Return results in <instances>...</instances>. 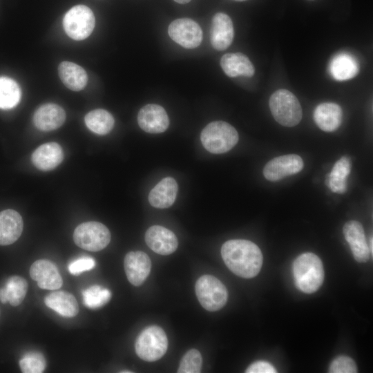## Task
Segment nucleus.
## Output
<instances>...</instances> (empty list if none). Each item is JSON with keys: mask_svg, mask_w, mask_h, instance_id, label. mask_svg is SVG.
Wrapping results in <instances>:
<instances>
[{"mask_svg": "<svg viewBox=\"0 0 373 373\" xmlns=\"http://www.w3.org/2000/svg\"><path fill=\"white\" fill-rule=\"evenodd\" d=\"M168 33L175 43L185 48H195L200 46L202 40L200 26L189 18L173 21L169 26Z\"/></svg>", "mask_w": 373, "mask_h": 373, "instance_id": "1a4fd4ad", "label": "nucleus"}, {"mask_svg": "<svg viewBox=\"0 0 373 373\" xmlns=\"http://www.w3.org/2000/svg\"><path fill=\"white\" fill-rule=\"evenodd\" d=\"M369 246V249H370V254L371 255H372V252H373V249H372V237H371V238L370 239V245H368Z\"/></svg>", "mask_w": 373, "mask_h": 373, "instance_id": "e433bc0d", "label": "nucleus"}, {"mask_svg": "<svg viewBox=\"0 0 373 373\" xmlns=\"http://www.w3.org/2000/svg\"><path fill=\"white\" fill-rule=\"evenodd\" d=\"M293 276L296 287L306 294L317 291L324 280L323 263L313 253H304L293 262Z\"/></svg>", "mask_w": 373, "mask_h": 373, "instance_id": "f03ea898", "label": "nucleus"}, {"mask_svg": "<svg viewBox=\"0 0 373 373\" xmlns=\"http://www.w3.org/2000/svg\"><path fill=\"white\" fill-rule=\"evenodd\" d=\"M328 372L330 373H356L357 366L352 358L342 355L332 361Z\"/></svg>", "mask_w": 373, "mask_h": 373, "instance_id": "473e14b6", "label": "nucleus"}, {"mask_svg": "<svg viewBox=\"0 0 373 373\" xmlns=\"http://www.w3.org/2000/svg\"><path fill=\"white\" fill-rule=\"evenodd\" d=\"M269 108L275 120L287 127H293L300 123L303 111L297 97L289 90L279 89L269 98Z\"/></svg>", "mask_w": 373, "mask_h": 373, "instance_id": "20e7f679", "label": "nucleus"}, {"mask_svg": "<svg viewBox=\"0 0 373 373\" xmlns=\"http://www.w3.org/2000/svg\"><path fill=\"white\" fill-rule=\"evenodd\" d=\"M221 256L233 274L245 278L258 275L263 261L260 248L253 242L242 239L225 242L221 248Z\"/></svg>", "mask_w": 373, "mask_h": 373, "instance_id": "f257e3e1", "label": "nucleus"}, {"mask_svg": "<svg viewBox=\"0 0 373 373\" xmlns=\"http://www.w3.org/2000/svg\"><path fill=\"white\" fill-rule=\"evenodd\" d=\"M178 191V186L175 180L171 177L164 178L150 191L149 203L155 208H168L174 203Z\"/></svg>", "mask_w": 373, "mask_h": 373, "instance_id": "412c9836", "label": "nucleus"}, {"mask_svg": "<svg viewBox=\"0 0 373 373\" xmlns=\"http://www.w3.org/2000/svg\"><path fill=\"white\" fill-rule=\"evenodd\" d=\"M233 36L231 18L225 13H216L212 18L210 30V40L213 48L220 51L227 49L231 44Z\"/></svg>", "mask_w": 373, "mask_h": 373, "instance_id": "dca6fc26", "label": "nucleus"}, {"mask_svg": "<svg viewBox=\"0 0 373 373\" xmlns=\"http://www.w3.org/2000/svg\"><path fill=\"white\" fill-rule=\"evenodd\" d=\"M95 24L93 11L84 5H77L70 8L63 19L66 33L76 41L87 38L92 33Z\"/></svg>", "mask_w": 373, "mask_h": 373, "instance_id": "6e6552de", "label": "nucleus"}, {"mask_svg": "<svg viewBox=\"0 0 373 373\" xmlns=\"http://www.w3.org/2000/svg\"><path fill=\"white\" fill-rule=\"evenodd\" d=\"M145 242L151 250L160 255L173 253L178 245V238L174 233L160 225H154L147 229Z\"/></svg>", "mask_w": 373, "mask_h": 373, "instance_id": "2eb2a0df", "label": "nucleus"}, {"mask_svg": "<svg viewBox=\"0 0 373 373\" xmlns=\"http://www.w3.org/2000/svg\"><path fill=\"white\" fill-rule=\"evenodd\" d=\"M168 348V339L164 331L152 325L145 328L137 336L135 349L137 355L146 361L161 358Z\"/></svg>", "mask_w": 373, "mask_h": 373, "instance_id": "39448f33", "label": "nucleus"}, {"mask_svg": "<svg viewBox=\"0 0 373 373\" xmlns=\"http://www.w3.org/2000/svg\"><path fill=\"white\" fill-rule=\"evenodd\" d=\"M59 76L63 84L73 91H79L87 84L88 76L80 66L70 61L61 62L58 68Z\"/></svg>", "mask_w": 373, "mask_h": 373, "instance_id": "b1692460", "label": "nucleus"}, {"mask_svg": "<svg viewBox=\"0 0 373 373\" xmlns=\"http://www.w3.org/2000/svg\"><path fill=\"white\" fill-rule=\"evenodd\" d=\"M198 300L207 311L215 312L222 308L228 298L224 284L217 278L204 275L199 278L195 286Z\"/></svg>", "mask_w": 373, "mask_h": 373, "instance_id": "423d86ee", "label": "nucleus"}, {"mask_svg": "<svg viewBox=\"0 0 373 373\" xmlns=\"http://www.w3.org/2000/svg\"><path fill=\"white\" fill-rule=\"evenodd\" d=\"M220 66L224 73L230 77H252L255 68L249 59L240 52L224 54L220 59Z\"/></svg>", "mask_w": 373, "mask_h": 373, "instance_id": "4be33fe9", "label": "nucleus"}, {"mask_svg": "<svg viewBox=\"0 0 373 373\" xmlns=\"http://www.w3.org/2000/svg\"><path fill=\"white\" fill-rule=\"evenodd\" d=\"M202 360L200 352L195 349L189 350L182 357L178 373H199L201 371Z\"/></svg>", "mask_w": 373, "mask_h": 373, "instance_id": "2f4dec72", "label": "nucleus"}, {"mask_svg": "<svg viewBox=\"0 0 373 373\" xmlns=\"http://www.w3.org/2000/svg\"><path fill=\"white\" fill-rule=\"evenodd\" d=\"M8 301L12 306H17L23 300L28 290V283L22 277L11 276L3 287Z\"/></svg>", "mask_w": 373, "mask_h": 373, "instance_id": "c85d7f7f", "label": "nucleus"}, {"mask_svg": "<svg viewBox=\"0 0 373 373\" xmlns=\"http://www.w3.org/2000/svg\"><path fill=\"white\" fill-rule=\"evenodd\" d=\"M124 266L128 281L134 286H140L151 271V261L143 251H130L124 258Z\"/></svg>", "mask_w": 373, "mask_h": 373, "instance_id": "ddd939ff", "label": "nucleus"}, {"mask_svg": "<svg viewBox=\"0 0 373 373\" xmlns=\"http://www.w3.org/2000/svg\"><path fill=\"white\" fill-rule=\"evenodd\" d=\"M236 129L224 121H214L202 131L200 140L209 152L221 154L230 151L238 142Z\"/></svg>", "mask_w": 373, "mask_h": 373, "instance_id": "7ed1b4c3", "label": "nucleus"}, {"mask_svg": "<svg viewBox=\"0 0 373 373\" xmlns=\"http://www.w3.org/2000/svg\"><path fill=\"white\" fill-rule=\"evenodd\" d=\"M23 228L21 215L13 209L0 212V245H8L17 241Z\"/></svg>", "mask_w": 373, "mask_h": 373, "instance_id": "6ab92c4d", "label": "nucleus"}, {"mask_svg": "<svg viewBox=\"0 0 373 373\" xmlns=\"http://www.w3.org/2000/svg\"><path fill=\"white\" fill-rule=\"evenodd\" d=\"M66 113L59 105L52 103L41 106L35 112V126L43 131H50L59 128L65 122Z\"/></svg>", "mask_w": 373, "mask_h": 373, "instance_id": "f3484780", "label": "nucleus"}, {"mask_svg": "<svg viewBox=\"0 0 373 373\" xmlns=\"http://www.w3.org/2000/svg\"><path fill=\"white\" fill-rule=\"evenodd\" d=\"M63 160V149L56 142H48L39 146L31 156L35 166L44 171L54 169Z\"/></svg>", "mask_w": 373, "mask_h": 373, "instance_id": "a211bd4d", "label": "nucleus"}, {"mask_svg": "<svg viewBox=\"0 0 373 373\" xmlns=\"http://www.w3.org/2000/svg\"><path fill=\"white\" fill-rule=\"evenodd\" d=\"M31 278L44 289L55 290L63 285L62 278L56 265L48 260H38L30 269Z\"/></svg>", "mask_w": 373, "mask_h": 373, "instance_id": "4468645a", "label": "nucleus"}, {"mask_svg": "<svg viewBox=\"0 0 373 373\" xmlns=\"http://www.w3.org/2000/svg\"><path fill=\"white\" fill-rule=\"evenodd\" d=\"M83 302L90 309H98L105 305L111 299L109 289L99 285H93L82 291Z\"/></svg>", "mask_w": 373, "mask_h": 373, "instance_id": "c756f323", "label": "nucleus"}, {"mask_svg": "<svg viewBox=\"0 0 373 373\" xmlns=\"http://www.w3.org/2000/svg\"><path fill=\"white\" fill-rule=\"evenodd\" d=\"M0 300L3 304L8 302L7 296H6V294L3 287L0 288Z\"/></svg>", "mask_w": 373, "mask_h": 373, "instance_id": "c9c22d12", "label": "nucleus"}, {"mask_svg": "<svg viewBox=\"0 0 373 373\" xmlns=\"http://www.w3.org/2000/svg\"><path fill=\"white\" fill-rule=\"evenodd\" d=\"M85 124L92 132L106 135L111 132L115 124L113 115L104 109H95L85 116Z\"/></svg>", "mask_w": 373, "mask_h": 373, "instance_id": "bb28decb", "label": "nucleus"}, {"mask_svg": "<svg viewBox=\"0 0 373 373\" xmlns=\"http://www.w3.org/2000/svg\"><path fill=\"white\" fill-rule=\"evenodd\" d=\"M174 1L180 4H185L191 1V0H174Z\"/></svg>", "mask_w": 373, "mask_h": 373, "instance_id": "4c0bfd02", "label": "nucleus"}, {"mask_svg": "<svg viewBox=\"0 0 373 373\" xmlns=\"http://www.w3.org/2000/svg\"><path fill=\"white\" fill-rule=\"evenodd\" d=\"M140 127L149 133H160L169 125L168 115L163 107L155 104L143 106L137 115Z\"/></svg>", "mask_w": 373, "mask_h": 373, "instance_id": "9b49d317", "label": "nucleus"}, {"mask_svg": "<svg viewBox=\"0 0 373 373\" xmlns=\"http://www.w3.org/2000/svg\"><path fill=\"white\" fill-rule=\"evenodd\" d=\"M331 75L338 81H345L354 77L359 71L356 59L351 55L342 52L336 55L329 64Z\"/></svg>", "mask_w": 373, "mask_h": 373, "instance_id": "393cba45", "label": "nucleus"}, {"mask_svg": "<svg viewBox=\"0 0 373 373\" xmlns=\"http://www.w3.org/2000/svg\"><path fill=\"white\" fill-rule=\"evenodd\" d=\"M350 171L351 162L347 157H342L334 164L326 180V184L331 191L340 194L345 193Z\"/></svg>", "mask_w": 373, "mask_h": 373, "instance_id": "a878e982", "label": "nucleus"}, {"mask_svg": "<svg viewBox=\"0 0 373 373\" xmlns=\"http://www.w3.org/2000/svg\"><path fill=\"white\" fill-rule=\"evenodd\" d=\"M233 1H247V0H233Z\"/></svg>", "mask_w": 373, "mask_h": 373, "instance_id": "ea45409f", "label": "nucleus"}, {"mask_svg": "<svg viewBox=\"0 0 373 373\" xmlns=\"http://www.w3.org/2000/svg\"><path fill=\"white\" fill-rule=\"evenodd\" d=\"M95 266V260L88 256L78 258L68 265L69 272L75 276H78L84 271H89Z\"/></svg>", "mask_w": 373, "mask_h": 373, "instance_id": "72a5a7b5", "label": "nucleus"}, {"mask_svg": "<svg viewBox=\"0 0 373 373\" xmlns=\"http://www.w3.org/2000/svg\"><path fill=\"white\" fill-rule=\"evenodd\" d=\"M75 243L82 249L98 251L104 249L111 241V233L102 223L89 221L78 225L73 233Z\"/></svg>", "mask_w": 373, "mask_h": 373, "instance_id": "0eeeda50", "label": "nucleus"}, {"mask_svg": "<svg viewBox=\"0 0 373 373\" xmlns=\"http://www.w3.org/2000/svg\"><path fill=\"white\" fill-rule=\"evenodd\" d=\"M21 99V89L11 78L0 77V108L10 109L18 104Z\"/></svg>", "mask_w": 373, "mask_h": 373, "instance_id": "cd10ccee", "label": "nucleus"}, {"mask_svg": "<svg viewBox=\"0 0 373 373\" xmlns=\"http://www.w3.org/2000/svg\"><path fill=\"white\" fill-rule=\"evenodd\" d=\"M121 372L122 373H127V372L131 373L132 372H131V371H122Z\"/></svg>", "mask_w": 373, "mask_h": 373, "instance_id": "58836bf2", "label": "nucleus"}, {"mask_svg": "<svg viewBox=\"0 0 373 373\" xmlns=\"http://www.w3.org/2000/svg\"><path fill=\"white\" fill-rule=\"evenodd\" d=\"M46 362L40 352L31 351L25 354L19 361V367L23 373H41L46 368Z\"/></svg>", "mask_w": 373, "mask_h": 373, "instance_id": "7c9ffc66", "label": "nucleus"}, {"mask_svg": "<svg viewBox=\"0 0 373 373\" xmlns=\"http://www.w3.org/2000/svg\"><path fill=\"white\" fill-rule=\"evenodd\" d=\"M343 231L354 259L358 262H367L370 251L361 223L356 220L348 221L344 224Z\"/></svg>", "mask_w": 373, "mask_h": 373, "instance_id": "f8f14e48", "label": "nucleus"}, {"mask_svg": "<svg viewBox=\"0 0 373 373\" xmlns=\"http://www.w3.org/2000/svg\"><path fill=\"white\" fill-rule=\"evenodd\" d=\"M303 159L296 154L278 156L269 161L263 169L264 177L272 182L280 180L302 171Z\"/></svg>", "mask_w": 373, "mask_h": 373, "instance_id": "9d476101", "label": "nucleus"}, {"mask_svg": "<svg viewBox=\"0 0 373 373\" xmlns=\"http://www.w3.org/2000/svg\"><path fill=\"white\" fill-rule=\"evenodd\" d=\"M44 303L47 307L64 317H74L79 312L77 300L73 294L66 291L52 292L45 297Z\"/></svg>", "mask_w": 373, "mask_h": 373, "instance_id": "5701e85b", "label": "nucleus"}, {"mask_svg": "<svg viewBox=\"0 0 373 373\" xmlns=\"http://www.w3.org/2000/svg\"><path fill=\"white\" fill-rule=\"evenodd\" d=\"M314 119L322 131L333 132L338 128L342 123V108L335 103H321L314 109Z\"/></svg>", "mask_w": 373, "mask_h": 373, "instance_id": "aec40b11", "label": "nucleus"}, {"mask_svg": "<svg viewBox=\"0 0 373 373\" xmlns=\"http://www.w3.org/2000/svg\"><path fill=\"white\" fill-rule=\"evenodd\" d=\"M247 373H275L277 370L269 363L258 361L251 364L246 370Z\"/></svg>", "mask_w": 373, "mask_h": 373, "instance_id": "f704fd0d", "label": "nucleus"}]
</instances>
